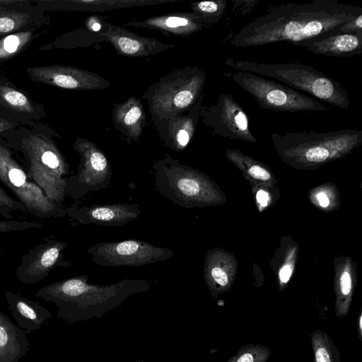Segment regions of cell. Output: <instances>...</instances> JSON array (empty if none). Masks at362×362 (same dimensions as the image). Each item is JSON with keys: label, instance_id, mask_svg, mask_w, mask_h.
Returning a JSON list of instances; mask_svg holds the SVG:
<instances>
[{"label": "cell", "instance_id": "40", "mask_svg": "<svg viewBox=\"0 0 362 362\" xmlns=\"http://www.w3.org/2000/svg\"><path fill=\"white\" fill-rule=\"evenodd\" d=\"M90 26V28H92L93 30L94 31H98L100 28H101V25L100 24V23H97V22H94L92 23Z\"/></svg>", "mask_w": 362, "mask_h": 362}, {"label": "cell", "instance_id": "8", "mask_svg": "<svg viewBox=\"0 0 362 362\" xmlns=\"http://www.w3.org/2000/svg\"><path fill=\"white\" fill-rule=\"evenodd\" d=\"M225 75L250 93L260 108L289 112L327 111L329 109L314 98L252 73L238 71Z\"/></svg>", "mask_w": 362, "mask_h": 362}, {"label": "cell", "instance_id": "20", "mask_svg": "<svg viewBox=\"0 0 362 362\" xmlns=\"http://www.w3.org/2000/svg\"><path fill=\"white\" fill-rule=\"evenodd\" d=\"M303 47L315 54L335 57H350L362 52V34L327 33L300 42Z\"/></svg>", "mask_w": 362, "mask_h": 362}, {"label": "cell", "instance_id": "35", "mask_svg": "<svg viewBox=\"0 0 362 362\" xmlns=\"http://www.w3.org/2000/svg\"><path fill=\"white\" fill-rule=\"evenodd\" d=\"M42 228L43 225L38 222L13 219L0 220V234L28 229H42Z\"/></svg>", "mask_w": 362, "mask_h": 362}, {"label": "cell", "instance_id": "43", "mask_svg": "<svg viewBox=\"0 0 362 362\" xmlns=\"http://www.w3.org/2000/svg\"><path fill=\"white\" fill-rule=\"evenodd\" d=\"M145 360L144 359H140V360H137V361H131V362H144Z\"/></svg>", "mask_w": 362, "mask_h": 362}, {"label": "cell", "instance_id": "26", "mask_svg": "<svg viewBox=\"0 0 362 362\" xmlns=\"http://www.w3.org/2000/svg\"><path fill=\"white\" fill-rule=\"evenodd\" d=\"M310 337L314 362H341L339 349L327 333L316 329Z\"/></svg>", "mask_w": 362, "mask_h": 362}, {"label": "cell", "instance_id": "29", "mask_svg": "<svg viewBox=\"0 0 362 362\" xmlns=\"http://www.w3.org/2000/svg\"><path fill=\"white\" fill-rule=\"evenodd\" d=\"M33 33L23 31L8 35L0 40V60L16 55L31 40Z\"/></svg>", "mask_w": 362, "mask_h": 362}, {"label": "cell", "instance_id": "23", "mask_svg": "<svg viewBox=\"0 0 362 362\" xmlns=\"http://www.w3.org/2000/svg\"><path fill=\"white\" fill-rule=\"evenodd\" d=\"M5 297L8 310L18 327L27 334L40 329L52 317L51 313L39 303L26 298L19 293L6 291Z\"/></svg>", "mask_w": 362, "mask_h": 362}, {"label": "cell", "instance_id": "3", "mask_svg": "<svg viewBox=\"0 0 362 362\" xmlns=\"http://www.w3.org/2000/svg\"><path fill=\"white\" fill-rule=\"evenodd\" d=\"M270 137L281 160L300 170L317 169L341 159L362 144V130L356 129L326 133H272Z\"/></svg>", "mask_w": 362, "mask_h": 362}, {"label": "cell", "instance_id": "38", "mask_svg": "<svg viewBox=\"0 0 362 362\" xmlns=\"http://www.w3.org/2000/svg\"><path fill=\"white\" fill-rule=\"evenodd\" d=\"M233 11L236 15L240 14L244 16L250 13L258 4L255 0H243V1H233Z\"/></svg>", "mask_w": 362, "mask_h": 362}, {"label": "cell", "instance_id": "16", "mask_svg": "<svg viewBox=\"0 0 362 362\" xmlns=\"http://www.w3.org/2000/svg\"><path fill=\"white\" fill-rule=\"evenodd\" d=\"M66 215L81 225L119 226L136 220L141 214L139 204L117 203L103 205H72L66 208Z\"/></svg>", "mask_w": 362, "mask_h": 362}, {"label": "cell", "instance_id": "25", "mask_svg": "<svg viewBox=\"0 0 362 362\" xmlns=\"http://www.w3.org/2000/svg\"><path fill=\"white\" fill-rule=\"evenodd\" d=\"M226 158L233 163L250 184L275 185L277 180L264 163L255 160L239 149L224 151Z\"/></svg>", "mask_w": 362, "mask_h": 362}, {"label": "cell", "instance_id": "1", "mask_svg": "<svg viewBox=\"0 0 362 362\" xmlns=\"http://www.w3.org/2000/svg\"><path fill=\"white\" fill-rule=\"evenodd\" d=\"M362 14V8L337 0H313L277 4L232 35L234 47H254L286 41L300 42L338 31L344 23Z\"/></svg>", "mask_w": 362, "mask_h": 362}, {"label": "cell", "instance_id": "31", "mask_svg": "<svg viewBox=\"0 0 362 362\" xmlns=\"http://www.w3.org/2000/svg\"><path fill=\"white\" fill-rule=\"evenodd\" d=\"M0 98L9 107L19 112L31 113L34 110L27 96L9 86H0Z\"/></svg>", "mask_w": 362, "mask_h": 362}, {"label": "cell", "instance_id": "28", "mask_svg": "<svg viewBox=\"0 0 362 362\" xmlns=\"http://www.w3.org/2000/svg\"><path fill=\"white\" fill-rule=\"evenodd\" d=\"M335 186L330 184L322 185L310 191V202L325 211H331L339 207V198Z\"/></svg>", "mask_w": 362, "mask_h": 362}, {"label": "cell", "instance_id": "36", "mask_svg": "<svg viewBox=\"0 0 362 362\" xmlns=\"http://www.w3.org/2000/svg\"><path fill=\"white\" fill-rule=\"evenodd\" d=\"M251 185L259 206L265 208L272 204V197L269 191L274 187V185L264 184H252Z\"/></svg>", "mask_w": 362, "mask_h": 362}, {"label": "cell", "instance_id": "19", "mask_svg": "<svg viewBox=\"0 0 362 362\" xmlns=\"http://www.w3.org/2000/svg\"><path fill=\"white\" fill-rule=\"evenodd\" d=\"M124 26H134L159 30L165 35L186 37L209 28L192 12H173L150 17L142 21H129Z\"/></svg>", "mask_w": 362, "mask_h": 362}, {"label": "cell", "instance_id": "34", "mask_svg": "<svg viewBox=\"0 0 362 362\" xmlns=\"http://www.w3.org/2000/svg\"><path fill=\"white\" fill-rule=\"evenodd\" d=\"M298 247H293L278 272V286L280 291H283L289 281L295 267V259L298 253Z\"/></svg>", "mask_w": 362, "mask_h": 362}, {"label": "cell", "instance_id": "37", "mask_svg": "<svg viewBox=\"0 0 362 362\" xmlns=\"http://www.w3.org/2000/svg\"><path fill=\"white\" fill-rule=\"evenodd\" d=\"M339 32L341 33L362 34V14L343 23L339 28Z\"/></svg>", "mask_w": 362, "mask_h": 362}, {"label": "cell", "instance_id": "11", "mask_svg": "<svg viewBox=\"0 0 362 362\" xmlns=\"http://www.w3.org/2000/svg\"><path fill=\"white\" fill-rule=\"evenodd\" d=\"M87 252L95 264L110 267H139L166 261L174 255L168 247L134 239L96 243Z\"/></svg>", "mask_w": 362, "mask_h": 362}, {"label": "cell", "instance_id": "17", "mask_svg": "<svg viewBox=\"0 0 362 362\" xmlns=\"http://www.w3.org/2000/svg\"><path fill=\"white\" fill-rule=\"evenodd\" d=\"M105 30L99 33L105 42H110L117 53L129 57L155 55L175 47L158 40L141 36L119 25L105 23Z\"/></svg>", "mask_w": 362, "mask_h": 362}, {"label": "cell", "instance_id": "41", "mask_svg": "<svg viewBox=\"0 0 362 362\" xmlns=\"http://www.w3.org/2000/svg\"><path fill=\"white\" fill-rule=\"evenodd\" d=\"M8 123L6 122H0V132L3 131L4 129H5L7 126H8Z\"/></svg>", "mask_w": 362, "mask_h": 362}, {"label": "cell", "instance_id": "32", "mask_svg": "<svg viewBox=\"0 0 362 362\" xmlns=\"http://www.w3.org/2000/svg\"><path fill=\"white\" fill-rule=\"evenodd\" d=\"M28 13L0 9V34L8 33L28 23Z\"/></svg>", "mask_w": 362, "mask_h": 362}, {"label": "cell", "instance_id": "5", "mask_svg": "<svg viewBox=\"0 0 362 362\" xmlns=\"http://www.w3.org/2000/svg\"><path fill=\"white\" fill-rule=\"evenodd\" d=\"M226 64L238 71L276 79L337 107L347 109L351 103L347 91L339 82L309 65L298 62L259 63L230 58L226 59Z\"/></svg>", "mask_w": 362, "mask_h": 362}, {"label": "cell", "instance_id": "2", "mask_svg": "<svg viewBox=\"0 0 362 362\" xmlns=\"http://www.w3.org/2000/svg\"><path fill=\"white\" fill-rule=\"evenodd\" d=\"M151 286L147 280L129 279L107 285L91 284L88 275L83 274L42 287L35 296L53 303L58 308L59 319L74 323L101 317L131 296L146 292Z\"/></svg>", "mask_w": 362, "mask_h": 362}, {"label": "cell", "instance_id": "30", "mask_svg": "<svg viewBox=\"0 0 362 362\" xmlns=\"http://www.w3.org/2000/svg\"><path fill=\"white\" fill-rule=\"evenodd\" d=\"M272 355L267 346L262 344L243 345L226 362H267Z\"/></svg>", "mask_w": 362, "mask_h": 362}, {"label": "cell", "instance_id": "15", "mask_svg": "<svg viewBox=\"0 0 362 362\" xmlns=\"http://www.w3.org/2000/svg\"><path fill=\"white\" fill-rule=\"evenodd\" d=\"M204 93L187 112L167 118L152 119L163 145L175 151H183L193 138L200 119Z\"/></svg>", "mask_w": 362, "mask_h": 362}, {"label": "cell", "instance_id": "45", "mask_svg": "<svg viewBox=\"0 0 362 362\" xmlns=\"http://www.w3.org/2000/svg\"><path fill=\"white\" fill-rule=\"evenodd\" d=\"M0 220H1V217L0 216Z\"/></svg>", "mask_w": 362, "mask_h": 362}, {"label": "cell", "instance_id": "44", "mask_svg": "<svg viewBox=\"0 0 362 362\" xmlns=\"http://www.w3.org/2000/svg\"><path fill=\"white\" fill-rule=\"evenodd\" d=\"M1 257H2V255H0V259H1Z\"/></svg>", "mask_w": 362, "mask_h": 362}, {"label": "cell", "instance_id": "22", "mask_svg": "<svg viewBox=\"0 0 362 362\" xmlns=\"http://www.w3.org/2000/svg\"><path fill=\"white\" fill-rule=\"evenodd\" d=\"M357 284L356 263L349 257L334 260V313L337 317H346L350 311Z\"/></svg>", "mask_w": 362, "mask_h": 362}, {"label": "cell", "instance_id": "39", "mask_svg": "<svg viewBox=\"0 0 362 362\" xmlns=\"http://www.w3.org/2000/svg\"><path fill=\"white\" fill-rule=\"evenodd\" d=\"M356 326L358 327L357 331H358V338L361 341H362V309L361 308V310L358 314V322L356 323Z\"/></svg>", "mask_w": 362, "mask_h": 362}, {"label": "cell", "instance_id": "42", "mask_svg": "<svg viewBox=\"0 0 362 362\" xmlns=\"http://www.w3.org/2000/svg\"><path fill=\"white\" fill-rule=\"evenodd\" d=\"M6 315H5L3 313L0 311V323L2 322V320L6 317Z\"/></svg>", "mask_w": 362, "mask_h": 362}, {"label": "cell", "instance_id": "14", "mask_svg": "<svg viewBox=\"0 0 362 362\" xmlns=\"http://www.w3.org/2000/svg\"><path fill=\"white\" fill-rule=\"evenodd\" d=\"M34 81L70 90H98L110 86L101 76L84 69L62 65L35 66L28 69Z\"/></svg>", "mask_w": 362, "mask_h": 362}, {"label": "cell", "instance_id": "6", "mask_svg": "<svg viewBox=\"0 0 362 362\" xmlns=\"http://www.w3.org/2000/svg\"><path fill=\"white\" fill-rule=\"evenodd\" d=\"M206 72L197 66L171 71L145 91L151 120L167 118L188 111L204 93Z\"/></svg>", "mask_w": 362, "mask_h": 362}, {"label": "cell", "instance_id": "10", "mask_svg": "<svg viewBox=\"0 0 362 362\" xmlns=\"http://www.w3.org/2000/svg\"><path fill=\"white\" fill-rule=\"evenodd\" d=\"M80 156L78 171L68 177L66 193L79 199L90 192H98L110 186L111 165L104 152L93 142L81 137L74 144Z\"/></svg>", "mask_w": 362, "mask_h": 362}, {"label": "cell", "instance_id": "9", "mask_svg": "<svg viewBox=\"0 0 362 362\" xmlns=\"http://www.w3.org/2000/svg\"><path fill=\"white\" fill-rule=\"evenodd\" d=\"M0 181L17 197L28 214L40 218L66 216L63 204L49 199L13 157L11 151L0 144Z\"/></svg>", "mask_w": 362, "mask_h": 362}, {"label": "cell", "instance_id": "13", "mask_svg": "<svg viewBox=\"0 0 362 362\" xmlns=\"http://www.w3.org/2000/svg\"><path fill=\"white\" fill-rule=\"evenodd\" d=\"M67 243L49 238L23 255L16 275L23 284H34L45 279L57 267H68L71 263L64 258Z\"/></svg>", "mask_w": 362, "mask_h": 362}, {"label": "cell", "instance_id": "7", "mask_svg": "<svg viewBox=\"0 0 362 362\" xmlns=\"http://www.w3.org/2000/svg\"><path fill=\"white\" fill-rule=\"evenodd\" d=\"M19 148L25 156L28 175L49 199L63 204L69 165L55 143L43 134H35L25 137Z\"/></svg>", "mask_w": 362, "mask_h": 362}, {"label": "cell", "instance_id": "21", "mask_svg": "<svg viewBox=\"0 0 362 362\" xmlns=\"http://www.w3.org/2000/svg\"><path fill=\"white\" fill-rule=\"evenodd\" d=\"M112 122L126 141L137 144L146 124V114L140 99L131 96L121 103H113Z\"/></svg>", "mask_w": 362, "mask_h": 362}, {"label": "cell", "instance_id": "18", "mask_svg": "<svg viewBox=\"0 0 362 362\" xmlns=\"http://www.w3.org/2000/svg\"><path fill=\"white\" fill-rule=\"evenodd\" d=\"M204 278L211 296L228 291L236 277L238 262L234 255L221 247L208 250L204 261Z\"/></svg>", "mask_w": 362, "mask_h": 362}, {"label": "cell", "instance_id": "12", "mask_svg": "<svg viewBox=\"0 0 362 362\" xmlns=\"http://www.w3.org/2000/svg\"><path fill=\"white\" fill-rule=\"evenodd\" d=\"M200 119L215 136L257 143L250 131L248 116L230 94H221L215 104L202 105Z\"/></svg>", "mask_w": 362, "mask_h": 362}, {"label": "cell", "instance_id": "24", "mask_svg": "<svg viewBox=\"0 0 362 362\" xmlns=\"http://www.w3.org/2000/svg\"><path fill=\"white\" fill-rule=\"evenodd\" d=\"M29 345L27 333L6 316L0 323V362H18Z\"/></svg>", "mask_w": 362, "mask_h": 362}, {"label": "cell", "instance_id": "4", "mask_svg": "<svg viewBox=\"0 0 362 362\" xmlns=\"http://www.w3.org/2000/svg\"><path fill=\"white\" fill-rule=\"evenodd\" d=\"M152 170L155 190L181 207L215 206L227 201L220 187L206 174L168 154L155 160Z\"/></svg>", "mask_w": 362, "mask_h": 362}, {"label": "cell", "instance_id": "27", "mask_svg": "<svg viewBox=\"0 0 362 362\" xmlns=\"http://www.w3.org/2000/svg\"><path fill=\"white\" fill-rule=\"evenodd\" d=\"M227 4L226 0L194 2L190 4L191 12L211 27L221 20L226 9Z\"/></svg>", "mask_w": 362, "mask_h": 362}, {"label": "cell", "instance_id": "33", "mask_svg": "<svg viewBox=\"0 0 362 362\" xmlns=\"http://www.w3.org/2000/svg\"><path fill=\"white\" fill-rule=\"evenodd\" d=\"M14 211L28 214L26 208L18 199L11 197L0 187V216L4 220H11Z\"/></svg>", "mask_w": 362, "mask_h": 362}]
</instances>
